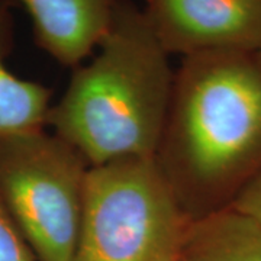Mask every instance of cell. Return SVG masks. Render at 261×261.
Wrapping results in <instances>:
<instances>
[{"mask_svg": "<svg viewBox=\"0 0 261 261\" xmlns=\"http://www.w3.org/2000/svg\"><path fill=\"white\" fill-rule=\"evenodd\" d=\"M32 20L38 45L61 65L75 67L97 48L118 0H10Z\"/></svg>", "mask_w": 261, "mask_h": 261, "instance_id": "8992f818", "label": "cell"}, {"mask_svg": "<svg viewBox=\"0 0 261 261\" xmlns=\"http://www.w3.org/2000/svg\"><path fill=\"white\" fill-rule=\"evenodd\" d=\"M176 261H261V225L232 206L190 221Z\"/></svg>", "mask_w": 261, "mask_h": 261, "instance_id": "52a82bcc", "label": "cell"}, {"mask_svg": "<svg viewBox=\"0 0 261 261\" xmlns=\"http://www.w3.org/2000/svg\"><path fill=\"white\" fill-rule=\"evenodd\" d=\"M144 13L168 56L255 54L261 47V0H145Z\"/></svg>", "mask_w": 261, "mask_h": 261, "instance_id": "5b68a950", "label": "cell"}, {"mask_svg": "<svg viewBox=\"0 0 261 261\" xmlns=\"http://www.w3.org/2000/svg\"><path fill=\"white\" fill-rule=\"evenodd\" d=\"M0 261H37L19 232L12 216L0 200Z\"/></svg>", "mask_w": 261, "mask_h": 261, "instance_id": "9c48e42d", "label": "cell"}, {"mask_svg": "<svg viewBox=\"0 0 261 261\" xmlns=\"http://www.w3.org/2000/svg\"><path fill=\"white\" fill-rule=\"evenodd\" d=\"M231 206L261 225V173L238 195Z\"/></svg>", "mask_w": 261, "mask_h": 261, "instance_id": "30bf717a", "label": "cell"}, {"mask_svg": "<svg viewBox=\"0 0 261 261\" xmlns=\"http://www.w3.org/2000/svg\"><path fill=\"white\" fill-rule=\"evenodd\" d=\"M255 57L258 58V61H260V64H261V47H260V49H258V51L255 53Z\"/></svg>", "mask_w": 261, "mask_h": 261, "instance_id": "8fae6325", "label": "cell"}, {"mask_svg": "<svg viewBox=\"0 0 261 261\" xmlns=\"http://www.w3.org/2000/svg\"><path fill=\"white\" fill-rule=\"evenodd\" d=\"M89 170L45 128L0 138V200L37 261H74Z\"/></svg>", "mask_w": 261, "mask_h": 261, "instance_id": "277c9868", "label": "cell"}, {"mask_svg": "<svg viewBox=\"0 0 261 261\" xmlns=\"http://www.w3.org/2000/svg\"><path fill=\"white\" fill-rule=\"evenodd\" d=\"M189 222L155 159L90 167L74 261H176Z\"/></svg>", "mask_w": 261, "mask_h": 261, "instance_id": "3957f363", "label": "cell"}, {"mask_svg": "<svg viewBox=\"0 0 261 261\" xmlns=\"http://www.w3.org/2000/svg\"><path fill=\"white\" fill-rule=\"evenodd\" d=\"M155 161L189 221L232 205L261 173L255 54L183 58Z\"/></svg>", "mask_w": 261, "mask_h": 261, "instance_id": "6da1fadb", "label": "cell"}, {"mask_svg": "<svg viewBox=\"0 0 261 261\" xmlns=\"http://www.w3.org/2000/svg\"><path fill=\"white\" fill-rule=\"evenodd\" d=\"M174 75L144 10L118 0L97 54L73 73L49 109L47 126L90 167L155 159Z\"/></svg>", "mask_w": 261, "mask_h": 261, "instance_id": "7a4b0ae2", "label": "cell"}, {"mask_svg": "<svg viewBox=\"0 0 261 261\" xmlns=\"http://www.w3.org/2000/svg\"><path fill=\"white\" fill-rule=\"evenodd\" d=\"M13 3L0 0V138L47 128L51 90L15 75L6 65L13 42Z\"/></svg>", "mask_w": 261, "mask_h": 261, "instance_id": "ba28073f", "label": "cell"}]
</instances>
